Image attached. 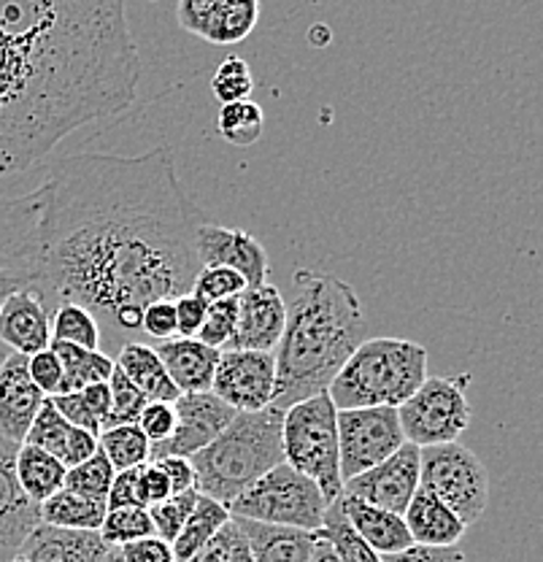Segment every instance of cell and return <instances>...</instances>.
I'll return each mask as SVG.
<instances>
[{
  "label": "cell",
  "instance_id": "1",
  "mask_svg": "<svg viewBox=\"0 0 543 562\" xmlns=\"http://www.w3.org/2000/svg\"><path fill=\"white\" fill-rule=\"evenodd\" d=\"M203 214L168 146L63 157L33 192L0 201V271L49 314L81 306L114 347L136 341L149 303L192 290Z\"/></svg>",
  "mask_w": 543,
  "mask_h": 562
},
{
  "label": "cell",
  "instance_id": "2",
  "mask_svg": "<svg viewBox=\"0 0 543 562\" xmlns=\"http://www.w3.org/2000/svg\"><path fill=\"white\" fill-rule=\"evenodd\" d=\"M138 81L125 0H0V176L131 109Z\"/></svg>",
  "mask_w": 543,
  "mask_h": 562
},
{
  "label": "cell",
  "instance_id": "3",
  "mask_svg": "<svg viewBox=\"0 0 543 562\" xmlns=\"http://www.w3.org/2000/svg\"><path fill=\"white\" fill-rule=\"evenodd\" d=\"M282 341L276 360V408H290L327 392L343 362L365 341V312L352 284L330 273L297 271L292 277Z\"/></svg>",
  "mask_w": 543,
  "mask_h": 562
},
{
  "label": "cell",
  "instance_id": "4",
  "mask_svg": "<svg viewBox=\"0 0 543 562\" xmlns=\"http://www.w3.org/2000/svg\"><path fill=\"white\" fill-rule=\"evenodd\" d=\"M282 419L284 412L276 406L236 412L230 425L206 449L190 457L197 492L230 508L262 473L284 462Z\"/></svg>",
  "mask_w": 543,
  "mask_h": 562
},
{
  "label": "cell",
  "instance_id": "5",
  "mask_svg": "<svg viewBox=\"0 0 543 562\" xmlns=\"http://www.w3.org/2000/svg\"><path fill=\"white\" fill-rule=\"evenodd\" d=\"M428 379V349L406 338H365L336 373L327 395L341 408H400Z\"/></svg>",
  "mask_w": 543,
  "mask_h": 562
},
{
  "label": "cell",
  "instance_id": "6",
  "mask_svg": "<svg viewBox=\"0 0 543 562\" xmlns=\"http://www.w3.org/2000/svg\"><path fill=\"white\" fill-rule=\"evenodd\" d=\"M336 419L338 408L332 406L327 392L292 403L290 408H284L282 419L284 462L312 479L323 490L327 503H332L343 492Z\"/></svg>",
  "mask_w": 543,
  "mask_h": 562
},
{
  "label": "cell",
  "instance_id": "7",
  "mask_svg": "<svg viewBox=\"0 0 543 562\" xmlns=\"http://www.w3.org/2000/svg\"><path fill=\"white\" fill-rule=\"evenodd\" d=\"M327 497L308 476L297 473L287 462H279L247 492L230 503V517L254 519L265 525L301 527V530H323Z\"/></svg>",
  "mask_w": 543,
  "mask_h": 562
},
{
  "label": "cell",
  "instance_id": "8",
  "mask_svg": "<svg viewBox=\"0 0 543 562\" xmlns=\"http://www.w3.org/2000/svg\"><path fill=\"white\" fill-rule=\"evenodd\" d=\"M419 490L446 503L465 525L482 519L489 503V473L460 441L419 449Z\"/></svg>",
  "mask_w": 543,
  "mask_h": 562
},
{
  "label": "cell",
  "instance_id": "9",
  "mask_svg": "<svg viewBox=\"0 0 543 562\" xmlns=\"http://www.w3.org/2000/svg\"><path fill=\"white\" fill-rule=\"evenodd\" d=\"M468 382L471 376L425 379L422 386L398 408L403 438L419 449L460 441L471 425V403L465 397Z\"/></svg>",
  "mask_w": 543,
  "mask_h": 562
},
{
  "label": "cell",
  "instance_id": "10",
  "mask_svg": "<svg viewBox=\"0 0 543 562\" xmlns=\"http://www.w3.org/2000/svg\"><path fill=\"white\" fill-rule=\"evenodd\" d=\"M336 425L338 465H341L343 482L384 462L406 443L400 430L398 408H341Z\"/></svg>",
  "mask_w": 543,
  "mask_h": 562
},
{
  "label": "cell",
  "instance_id": "11",
  "mask_svg": "<svg viewBox=\"0 0 543 562\" xmlns=\"http://www.w3.org/2000/svg\"><path fill=\"white\" fill-rule=\"evenodd\" d=\"M276 360L273 351L225 349L219 351L212 392L233 412H262L273 403Z\"/></svg>",
  "mask_w": 543,
  "mask_h": 562
},
{
  "label": "cell",
  "instance_id": "12",
  "mask_svg": "<svg viewBox=\"0 0 543 562\" xmlns=\"http://www.w3.org/2000/svg\"><path fill=\"white\" fill-rule=\"evenodd\" d=\"M177 412V427L171 436L160 443H151L149 460H162V457H192L206 449L214 438L230 425L236 412L219 401L214 392H192L181 395L173 403Z\"/></svg>",
  "mask_w": 543,
  "mask_h": 562
},
{
  "label": "cell",
  "instance_id": "13",
  "mask_svg": "<svg viewBox=\"0 0 543 562\" xmlns=\"http://www.w3.org/2000/svg\"><path fill=\"white\" fill-rule=\"evenodd\" d=\"M419 490V447L403 443L393 457H387L378 465L367 468L360 476L343 482V492L384 512L400 514L406 512L408 501Z\"/></svg>",
  "mask_w": 543,
  "mask_h": 562
},
{
  "label": "cell",
  "instance_id": "14",
  "mask_svg": "<svg viewBox=\"0 0 543 562\" xmlns=\"http://www.w3.org/2000/svg\"><path fill=\"white\" fill-rule=\"evenodd\" d=\"M197 260L201 266H222L241 273L247 286L268 284V251L252 233L201 222L197 227Z\"/></svg>",
  "mask_w": 543,
  "mask_h": 562
},
{
  "label": "cell",
  "instance_id": "15",
  "mask_svg": "<svg viewBox=\"0 0 543 562\" xmlns=\"http://www.w3.org/2000/svg\"><path fill=\"white\" fill-rule=\"evenodd\" d=\"M284 322H287V303L279 286H249L238 295L236 336L227 349L273 351L282 341Z\"/></svg>",
  "mask_w": 543,
  "mask_h": 562
},
{
  "label": "cell",
  "instance_id": "16",
  "mask_svg": "<svg viewBox=\"0 0 543 562\" xmlns=\"http://www.w3.org/2000/svg\"><path fill=\"white\" fill-rule=\"evenodd\" d=\"M46 395L27 373V357L9 351L0 362V436L22 443Z\"/></svg>",
  "mask_w": 543,
  "mask_h": 562
},
{
  "label": "cell",
  "instance_id": "17",
  "mask_svg": "<svg viewBox=\"0 0 543 562\" xmlns=\"http://www.w3.org/2000/svg\"><path fill=\"white\" fill-rule=\"evenodd\" d=\"M16 449L20 443L0 436V549H20L41 525V506L16 479Z\"/></svg>",
  "mask_w": 543,
  "mask_h": 562
},
{
  "label": "cell",
  "instance_id": "18",
  "mask_svg": "<svg viewBox=\"0 0 543 562\" xmlns=\"http://www.w3.org/2000/svg\"><path fill=\"white\" fill-rule=\"evenodd\" d=\"M0 344L16 355H36L52 344V314L31 290H16L0 306Z\"/></svg>",
  "mask_w": 543,
  "mask_h": 562
},
{
  "label": "cell",
  "instance_id": "19",
  "mask_svg": "<svg viewBox=\"0 0 543 562\" xmlns=\"http://www.w3.org/2000/svg\"><path fill=\"white\" fill-rule=\"evenodd\" d=\"M109 543L98 530H66L41 522L16 549L27 562H103Z\"/></svg>",
  "mask_w": 543,
  "mask_h": 562
},
{
  "label": "cell",
  "instance_id": "20",
  "mask_svg": "<svg viewBox=\"0 0 543 562\" xmlns=\"http://www.w3.org/2000/svg\"><path fill=\"white\" fill-rule=\"evenodd\" d=\"M336 501L338 506H341V514L347 517L349 527L354 530V536H358L365 547H371L378 558L403 552V549L414 543L400 514L384 512V508L371 506V503L347 495V492H341Z\"/></svg>",
  "mask_w": 543,
  "mask_h": 562
},
{
  "label": "cell",
  "instance_id": "21",
  "mask_svg": "<svg viewBox=\"0 0 543 562\" xmlns=\"http://www.w3.org/2000/svg\"><path fill=\"white\" fill-rule=\"evenodd\" d=\"M160 357L162 368L181 395L192 392H212L214 373H217L219 349L206 347L197 338H171L151 347Z\"/></svg>",
  "mask_w": 543,
  "mask_h": 562
},
{
  "label": "cell",
  "instance_id": "22",
  "mask_svg": "<svg viewBox=\"0 0 543 562\" xmlns=\"http://www.w3.org/2000/svg\"><path fill=\"white\" fill-rule=\"evenodd\" d=\"M238 527L241 538L247 541L252 562H308L317 541V530H301V527L265 525L254 519L230 517Z\"/></svg>",
  "mask_w": 543,
  "mask_h": 562
},
{
  "label": "cell",
  "instance_id": "23",
  "mask_svg": "<svg viewBox=\"0 0 543 562\" xmlns=\"http://www.w3.org/2000/svg\"><path fill=\"white\" fill-rule=\"evenodd\" d=\"M403 522L414 543L422 547H457L468 525L430 492L417 490L403 512Z\"/></svg>",
  "mask_w": 543,
  "mask_h": 562
},
{
  "label": "cell",
  "instance_id": "24",
  "mask_svg": "<svg viewBox=\"0 0 543 562\" xmlns=\"http://www.w3.org/2000/svg\"><path fill=\"white\" fill-rule=\"evenodd\" d=\"M116 371L125 373L138 390L144 392L146 401H162V403H177L181 392L177 384L171 382L168 371L162 368L157 351L144 341H131L120 349L114 360Z\"/></svg>",
  "mask_w": 543,
  "mask_h": 562
},
{
  "label": "cell",
  "instance_id": "25",
  "mask_svg": "<svg viewBox=\"0 0 543 562\" xmlns=\"http://www.w3.org/2000/svg\"><path fill=\"white\" fill-rule=\"evenodd\" d=\"M260 20V0H214L197 38L214 46L241 44Z\"/></svg>",
  "mask_w": 543,
  "mask_h": 562
},
{
  "label": "cell",
  "instance_id": "26",
  "mask_svg": "<svg viewBox=\"0 0 543 562\" xmlns=\"http://www.w3.org/2000/svg\"><path fill=\"white\" fill-rule=\"evenodd\" d=\"M66 473L68 468L63 465L60 457L31 447V443H20V449H16V479H20V487L38 506L66 487Z\"/></svg>",
  "mask_w": 543,
  "mask_h": 562
},
{
  "label": "cell",
  "instance_id": "27",
  "mask_svg": "<svg viewBox=\"0 0 543 562\" xmlns=\"http://www.w3.org/2000/svg\"><path fill=\"white\" fill-rule=\"evenodd\" d=\"M49 349L60 357L63 366V384L57 395L79 392L98 382H109L111 373H114V360L101 349H81L63 341H52Z\"/></svg>",
  "mask_w": 543,
  "mask_h": 562
},
{
  "label": "cell",
  "instance_id": "28",
  "mask_svg": "<svg viewBox=\"0 0 543 562\" xmlns=\"http://www.w3.org/2000/svg\"><path fill=\"white\" fill-rule=\"evenodd\" d=\"M106 512L103 501H92L63 487L49 501L41 503V522L66 530H101Z\"/></svg>",
  "mask_w": 543,
  "mask_h": 562
},
{
  "label": "cell",
  "instance_id": "29",
  "mask_svg": "<svg viewBox=\"0 0 543 562\" xmlns=\"http://www.w3.org/2000/svg\"><path fill=\"white\" fill-rule=\"evenodd\" d=\"M227 522H230V512H227L222 503L212 501V497L206 495H197L195 508H192V514L186 517V522L181 527L177 541L171 543L173 558H177V562L190 560L192 554L201 552V549L206 547V543L212 541V538L217 536Z\"/></svg>",
  "mask_w": 543,
  "mask_h": 562
},
{
  "label": "cell",
  "instance_id": "30",
  "mask_svg": "<svg viewBox=\"0 0 543 562\" xmlns=\"http://www.w3.org/2000/svg\"><path fill=\"white\" fill-rule=\"evenodd\" d=\"M98 449L106 454L114 471H131L149 462L151 441L138 425H116L98 432Z\"/></svg>",
  "mask_w": 543,
  "mask_h": 562
},
{
  "label": "cell",
  "instance_id": "31",
  "mask_svg": "<svg viewBox=\"0 0 543 562\" xmlns=\"http://www.w3.org/2000/svg\"><path fill=\"white\" fill-rule=\"evenodd\" d=\"M219 136L233 146H254L257 140L262 138V131H265V114L254 101H238L227 103L219 109Z\"/></svg>",
  "mask_w": 543,
  "mask_h": 562
},
{
  "label": "cell",
  "instance_id": "32",
  "mask_svg": "<svg viewBox=\"0 0 543 562\" xmlns=\"http://www.w3.org/2000/svg\"><path fill=\"white\" fill-rule=\"evenodd\" d=\"M52 341L73 344L81 349H101V327L90 312L66 303L52 312Z\"/></svg>",
  "mask_w": 543,
  "mask_h": 562
},
{
  "label": "cell",
  "instance_id": "33",
  "mask_svg": "<svg viewBox=\"0 0 543 562\" xmlns=\"http://www.w3.org/2000/svg\"><path fill=\"white\" fill-rule=\"evenodd\" d=\"M98 532H101V538L109 547H125L131 541H142V538L155 536V525H151L149 508L144 506L109 508Z\"/></svg>",
  "mask_w": 543,
  "mask_h": 562
},
{
  "label": "cell",
  "instance_id": "34",
  "mask_svg": "<svg viewBox=\"0 0 543 562\" xmlns=\"http://www.w3.org/2000/svg\"><path fill=\"white\" fill-rule=\"evenodd\" d=\"M114 468L106 460V454L98 452L90 460L79 462V465L68 468L66 473V490L76 492V495L92 497V501L106 503L111 482H114Z\"/></svg>",
  "mask_w": 543,
  "mask_h": 562
},
{
  "label": "cell",
  "instance_id": "35",
  "mask_svg": "<svg viewBox=\"0 0 543 562\" xmlns=\"http://www.w3.org/2000/svg\"><path fill=\"white\" fill-rule=\"evenodd\" d=\"M323 530H325V536L330 538L332 547H336L341 562H382V558H378L371 547H365V543L354 536V530L349 527L347 517L341 514L338 501H332L330 506H327Z\"/></svg>",
  "mask_w": 543,
  "mask_h": 562
},
{
  "label": "cell",
  "instance_id": "36",
  "mask_svg": "<svg viewBox=\"0 0 543 562\" xmlns=\"http://www.w3.org/2000/svg\"><path fill=\"white\" fill-rule=\"evenodd\" d=\"M212 92L222 105L252 101L254 76L244 57H225L212 76Z\"/></svg>",
  "mask_w": 543,
  "mask_h": 562
},
{
  "label": "cell",
  "instance_id": "37",
  "mask_svg": "<svg viewBox=\"0 0 543 562\" xmlns=\"http://www.w3.org/2000/svg\"><path fill=\"white\" fill-rule=\"evenodd\" d=\"M71 430H73L71 422L63 419L60 412H57V408L52 406L49 397H46L44 406L38 408L36 419H33L31 430H27L25 441L22 443H31V447L44 449V452L60 457L63 460V452H66V443H68V436H71Z\"/></svg>",
  "mask_w": 543,
  "mask_h": 562
},
{
  "label": "cell",
  "instance_id": "38",
  "mask_svg": "<svg viewBox=\"0 0 543 562\" xmlns=\"http://www.w3.org/2000/svg\"><path fill=\"white\" fill-rule=\"evenodd\" d=\"M109 390H111V408H109V417H106V425H103V430L116 425H136L138 417H142L144 406L149 403L144 392L138 390L125 373L116 371V366L109 379Z\"/></svg>",
  "mask_w": 543,
  "mask_h": 562
},
{
  "label": "cell",
  "instance_id": "39",
  "mask_svg": "<svg viewBox=\"0 0 543 562\" xmlns=\"http://www.w3.org/2000/svg\"><path fill=\"white\" fill-rule=\"evenodd\" d=\"M197 495H201L197 490H186V492H181V495H171V497H166L162 503L149 506V517H151V525H155V536L162 538V541H168V543L177 541V536L181 532V527H184L186 517H190L192 508H195Z\"/></svg>",
  "mask_w": 543,
  "mask_h": 562
},
{
  "label": "cell",
  "instance_id": "40",
  "mask_svg": "<svg viewBox=\"0 0 543 562\" xmlns=\"http://www.w3.org/2000/svg\"><path fill=\"white\" fill-rule=\"evenodd\" d=\"M244 290H249L247 279L241 273L230 271V268L222 266H201V271L195 273V281H192V295H197L206 303L217 301H230V297H238Z\"/></svg>",
  "mask_w": 543,
  "mask_h": 562
},
{
  "label": "cell",
  "instance_id": "41",
  "mask_svg": "<svg viewBox=\"0 0 543 562\" xmlns=\"http://www.w3.org/2000/svg\"><path fill=\"white\" fill-rule=\"evenodd\" d=\"M236 322H238V297L230 301L208 303L206 319H203L201 330H197V341L206 347L225 351L230 347L233 336H236Z\"/></svg>",
  "mask_w": 543,
  "mask_h": 562
},
{
  "label": "cell",
  "instance_id": "42",
  "mask_svg": "<svg viewBox=\"0 0 543 562\" xmlns=\"http://www.w3.org/2000/svg\"><path fill=\"white\" fill-rule=\"evenodd\" d=\"M142 333L149 336L151 341H171L177 338V308H173V297H162V301L149 303L142 314Z\"/></svg>",
  "mask_w": 543,
  "mask_h": 562
},
{
  "label": "cell",
  "instance_id": "43",
  "mask_svg": "<svg viewBox=\"0 0 543 562\" xmlns=\"http://www.w3.org/2000/svg\"><path fill=\"white\" fill-rule=\"evenodd\" d=\"M27 373H31L33 384H36L46 397H55L57 392H60L63 366L60 357H57L49 347L27 357Z\"/></svg>",
  "mask_w": 543,
  "mask_h": 562
},
{
  "label": "cell",
  "instance_id": "44",
  "mask_svg": "<svg viewBox=\"0 0 543 562\" xmlns=\"http://www.w3.org/2000/svg\"><path fill=\"white\" fill-rule=\"evenodd\" d=\"M136 425L142 427V432L151 443L166 441V438L173 432V427H177V412H173V403L149 401L144 406L142 417H138Z\"/></svg>",
  "mask_w": 543,
  "mask_h": 562
},
{
  "label": "cell",
  "instance_id": "45",
  "mask_svg": "<svg viewBox=\"0 0 543 562\" xmlns=\"http://www.w3.org/2000/svg\"><path fill=\"white\" fill-rule=\"evenodd\" d=\"M173 308H177V338H195L203 319H206L208 303L192 292H184V295L173 297Z\"/></svg>",
  "mask_w": 543,
  "mask_h": 562
},
{
  "label": "cell",
  "instance_id": "46",
  "mask_svg": "<svg viewBox=\"0 0 543 562\" xmlns=\"http://www.w3.org/2000/svg\"><path fill=\"white\" fill-rule=\"evenodd\" d=\"M120 549L122 560L125 562H177L173 558V547L162 538L149 536L142 538V541H131L125 547H116Z\"/></svg>",
  "mask_w": 543,
  "mask_h": 562
},
{
  "label": "cell",
  "instance_id": "47",
  "mask_svg": "<svg viewBox=\"0 0 543 562\" xmlns=\"http://www.w3.org/2000/svg\"><path fill=\"white\" fill-rule=\"evenodd\" d=\"M241 541H244V538H241V532H238V527L233 522H227L217 532V536H214L212 541H208L206 547L201 549V552L192 554V558L184 560V562H230L233 552H236V547Z\"/></svg>",
  "mask_w": 543,
  "mask_h": 562
},
{
  "label": "cell",
  "instance_id": "48",
  "mask_svg": "<svg viewBox=\"0 0 543 562\" xmlns=\"http://www.w3.org/2000/svg\"><path fill=\"white\" fill-rule=\"evenodd\" d=\"M382 562H468L460 547H422V543H411L403 552L387 554Z\"/></svg>",
  "mask_w": 543,
  "mask_h": 562
},
{
  "label": "cell",
  "instance_id": "49",
  "mask_svg": "<svg viewBox=\"0 0 543 562\" xmlns=\"http://www.w3.org/2000/svg\"><path fill=\"white\" fill-rule=\"evenodd\" d=\"M138 471H142V468H131V471L114 473V482H111V490L106 497V508L144 506L142 492H138Z\"/></svg>",
  "mask_w": 543,
  "mask_h": 562
},
{
  "label": "cell",
  "instance_id": "50",
  "mask_svg": "<svg viewBox=\"0 0 543 562\" xmlns=\"http://www.w3.org/2000/svg\"><path fill=\"white\" fill-rule=\"evenodd\" d=\"M138 492H142V503L146 508L155 506V503H162L166 497H171V484H168V476L162 473V468L157 465L155 460H149L138 471Z\"/></svg>",
  "mask_w": 543,
  "mask_h": 562
},
{
  "label": "cell",
  "instance_id": "51",
  "mask_svg": "<svg viewBox=\"0 0 543 562\" xmlns=\"http://www.w3.org/2000/svg\"><path fill=\"white\" fill-rule=\"evenodd\" d=\"M157 465L162 468V473L168 476V484H171V495H181L186 490L195 487V471H192L190 457H162V460H155Z\"/></svg>",
  "mask_w": 543,
  "mask_h": 562
},
{
  "label": "cell",
  "instance_id": "52",
  "mask_svg": "<svg viewBox=\"0 0 543 562\" xmlns=\"http://www.w3.org/2000/svg\"><path fill=\"white\" fill-rule=\"evenodd\" d=\"M98 452H101V449H98L95 432L81 430V427H73L71 436H68L66 452H63V465L73 468V465H79V462L90 460V457L98 454Z\"/></svg>",
  "mask_w": 543,
  "mask_h": 562
},
{
  "label": "cell",
  "instance_id": "53",
  "mask_svg": "<svg viewBox=\"0 0 543 562\" xmlns=\"http://www.w3.org/2000/svg\"><path fill=\"white\" fill-rule=\"evenodd\" d=\"M214 5V0H179L177 3V22L184 27L186 33L197 35L203 20H206L208 9Z\"/></svg>",
  "mask_w": 543,
  "mask_h": 562
},
{
  "label": "cell",
  "instance_id": "54",
  "mask_svg": "<svg viewBox=\"0 0 543 562\" xmlns=\"http://www.w3.org/2000/svg\"><path fill=\"white\" fill-rule=\"evenodd\" d=\"M81 397H84L87 408H90V414L95 417L98 425H106V417H109V408H111V390H109V382H98V384H90L84 386V390H79Z\"/></svg>",
  "mask_w": 543,
  "mask_h": 562
},
{
  "label": "cell",
  "instance_id": "55",
  "mask_svg": "<svg viewBox=\"0 0 543 562\" xmlns=\"http://www.w3.org/2000/svg\"><path fill=\"white\" fill-rule=\"evenodd\" d=\"M308 562H341L338 558L336 547L330 543V538L325 536V530H317V541H314V552H312V560Z\"/></svg>",
  "mask_w": 543,
  "mask_h": 562
},
{
  "label": "cell",
  "instance_id": "56",
  "mask_svg": "<svg viewBox=\"0 0 543 562\" xmlns=\"http://www.w3.org/2000/svg\"><path fill=\"white\" fill-rule=\"evenodd\" d=\"M16 290H22V286L16 284V281L11 279V277H5L3 271H0V306H3L5 297H9L11 292H16Z\"/></svg>",
  "mask_w": 543,
  "mask_h": 562
},
{
  "label": "cell",
  "instance_id": "57",
  "mask_svg": "<svg viewBox=\"0 0 543 562\" xmlns=\"http://www.w3.org/2000/svg\"><path fill=\"white\" fill-rule=\"evenodd\" d=\"M230 562H252V558H249V549H247V541H241L236 547V552H233Z\"/></svg>",
  "mask_w": 543,
  "mask_h": 562
},
{
  "label": "cell",
  "instance_id": "58",
  "mask_svg": "<svg viewBox=\"0 0 543 562\" xmlns=\"http://www.w3.org/2000/svg\"><path fill=\"white\" fill-rule=\"evenodd\" d=\"M103 562H125V560H122L120 549H116V547H111V549H109V554H106V558H103Z\"/></svg>",
  "mask_w": 543,
  "mask_h": 562
},
{
  "label": "cell",
  "instance_id": "59",
  "mask_svg": "<svg viewBox=\"0 0 543 562\" xmlns=\"http://www.w3.org/2000/svg\"><path fill=\"white\" fill-rule=\"evenodd\" d=\"M5 355H9V349H5V347H3V344H0V362H3V360H5Z\"/></svg>",
  "mask_w": 543,
  "mask_h": 562
},
{
  "label": "cell",
  "instance_id": "60",
  "mask_svg": "<svg viewBox=\"0 0 543 562\" xmlns=\"http://www.w3.org/2000/svg\"><path fill=\"white\" fill-rule=\"evenodd\" d=\"M11 562H27V560H22V558H14Z\"/></svg>",
  "mask_w": 543,
  "mask_h": 562
}]
</instances>
